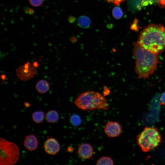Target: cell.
<instances>
[{"label":"cell","instance_id":"e0dca14e","mask_svg":"<svg viewBox=\"0 0 165 165\" xmlns=\"http://www.w3.org/2000/svg\"><path fill=\"white\" fill-rule=\"evenodd\" d=\"M112 13L113 17L116 19L121 18L123 14V11L121 9L117 6L113 8Z\"/></svg>","mask_w":165,"mask_h":165},{"label":"cell","instance_id":"8992f818","mask_svg":"<svg viewBox=\"0 0 165 165\" xmlns=\"http://www.w3.org/2000/svg\"><path fill=\"white\" fill-rule=\"evenodd\" d=\"M18 78L23 81H26L33 78L36 74L37 69L31 66L29 68H26L24 65H20L16 70Z\"/></svg>","mask_w":165,"mask_h":165},{"label":"cell","instance_id":"7a4b0ae2","mask_svg":"<svg viewBox=\"0 0 165 165\" xmlns=\"http://www.w3.org/2000/svg\"><path fill=\"white\" fill-rule=\"evenodd\" d=\"M132 52L136 59L135 71L139 79L148 78L160 63L159 54L148 51L137 42L133 43Z\"/></svg>","mask_w":165,"mask_h":165},{"label":"cell","instance_id":"603a6c76","mask_svg":"<svg viewBox=\"0 0 165 165\" xmlns=\"http://www.w3.org/2000/svg\"><path fill=\"white\" fill-rule=\"evenodd\" d=\"M33 66L35 68H37L38 67V62L35 61L33 63Z\"/></svg>","mask_w":165,"mask_h":165},{"label":"cell","instance_id":"30bf717a","mask_svg":"<svg viewBox=\"0 0 165 165\" xmlns=\"http://www.w3.org/2000/svg\"><path fill=\"white\" fill-rule=\"evenodd\" d=\"M38 144L37 138L34 134L27 136L24 141L25 147L30 151H34L37 149Z\"/></svg>","mask_w":165,"mask_h":165},{"label":"cell","instance_id":"9a60e30c","mask_svg":"<svg viewBox=\"0 0 165 165\" xmlns=\"http://www.w3.org/2000/svg\"><path fill=\"white\" fill-rule=\"evenodd\" d=\"M91 20L90 18L86 16H81L78 20L79 25L82 28H86L90 25Z\"/></svg>","mask_w":165,"mask_h":165},{"label":"cell","instance_id":"277c9868","mask_svg":"<svg viewBox=\"0 0 165 165\" xmlns=\"http://www.w3.org/2000/svg\"><path fill=\"white\" fill-rule=\"evenodd\" d=\"M161 141L160 131L156 128L146 127L137 136L138 144L143 151L147 152L157 148Z\"/></svg>","mask_w":165,"mask_h":165},{"label":"cell","instance_id":"ffe728a7","mask_svg":"<svg viewBox=\"0 0 165 165\" xmlns=\"http://www.w3.org/2000/svg\"><path fill=\"white\" fill-rule=\"evenodd\" d=\"M109 3H111L115 5H118L120 3L124 1L125 0H106Z\"/></svg>","mask_w":165,"mask_h":165},{"label":"cell","instance_id":"6da1fadb","mask_svg":"<svg viewBox=\"0 0 165 165\" xmlns=\"http://www.w3.org/2000/svg\"><path fill=\"white\" fill-rule=\"evenodd\" d=\"M137 42L148 51L161 53L165 50V28L160 24L149 25L141 32Z\"/></svg>","mask_w":165,"mask_h":165},{"label":"cell","instance_id":"5bb4252c","mask_svg":"<svg viewBox=\"0 0 165 165\" xmlns=\"http://www.w3.org/2000/svg\"><path fill=\"white\" fill-rule=\"evenodd\" d=\"M114 162L112 159L108 156L101 157L97 161V165H113Z\"/></svg>","mask_w":165,"mask_h":165},{"label":"cell","instance_id":"3957f363","mask_svg":"<svg viewBox=\"0 0 165 165\" xmlns=\"http://www.w3.org/2000/svg\"><path fill=\"white\" fill-rule=\"evenodd\" d=\"M74 104L83 110H107L109 108L108 100L101 94L94 91H88L80 94L75 99Z\"/></svg>","mask_w":165,"mask_h":165},{"label":"cell","instance_id":"7c38bea8","mask_svg":"<svg viewBox=\"0 0 165 165\" xmlns=\"http://www.w3.org/2000/svg\"><path fill=\"white\" fill-rule=\"evenodd\" d=\"M46 119L48 122L54 123L57 122L59 119V115L56 111L50 110L46 113Z\"/></svg>","mask_w":165,"mask_h":165},{"label":"cell","instance_id":"ac0fdd59","mask_svg":"<svg viewBox=\"0 0 165 165\" xmlns=\"http://www.w3.org/2000/svg\"><path fill=\"white\" fill-rule=\"evenodd\" d=\"M44 0H29L30 4L35 7H38L41 6L43 4Z\"/></svg>","mask_w":165,"mask_h":165},{"label":"cell","instance_id":"5b68a950","mask_svg":"<svg viewBox=\"0 0 165 165\" xmlns=\"http://www.w3.org/2000/svg\"><path fill=\"white\" fill-rule=\"evenodd\" d=\"M0 165H13L19 159L18 146L3 138L0 139Z\"/></svg>","mask_w":165,"mask_h":165},{"label":"cell","instance_id":"8fae6325","mask_svg":"<svg viewBox=\"0 0 165 165\" xmlns=\"http://www.w3.org/2000/svg\"><path fill=\"white\" fill-rule=\"evenodd\" d=\"M37 91L41 94H44L48 92L50 89V85L46 80L42 79L38 81L36 85Z\"/></svg>","mask_w":165,"mask_h":165},{"label":"cell","instance_id":"ba28073f","mask_svg":"<svg viewBox=\"0 0 165 165\" xmlns=\"http://www.w3.org/2000/svg\"><path fill=\"white\" fill-rule=\"evenodd\" d=\"M44 147L46 152L48 154L54 155L60 151V145L54 138H49L45 141Z\"/></svg>","mask_w":165,"mask_h":165},{"label":"cell","instance_id":"cb8c5ba5","mask_svg":"<svg viewBox=\"0 0 165 165\" xmlns=\"http://www.w3.org/2000/svg\"><path fill=\"white\" fill-rule=\"evenodd\" d=\"M24 104L26 107H28V106H30V105L29 103L27 102H25L24 103Z\"/></svg>","mask_w":165,"mask_h":165},{"label":"cell","instance_id":"2e32d148","mask_svg":"<svg viewBox=\"0 0 165 165\" xmlns=\"http://www.w3.org/2000/svg\"><path fill=\"white\" fill-rule=\"evenodd\" d=\"M70 122L72 125L77 126L80 124L82 122V120L79 115L74 114L71 116L70 118Z\"/></svg>","mask_w":165,"mask_h":165},{"label":"cell","instance_id":"52a82bcc","mask_svg":"<svg viewBox=\"0 0 165 165\" xmlns=\"http://www.w3.org/2000/svg\"><path fill=\"white\" fill-rule=\"evenodd\" d=\"M104 131L108 137L115 138L118 137L120 135L122 129L120 125L118 122L110 121L106 123Z\"/></svg>","mask_w":165,"mask_h":165},{"label":"cell","instance_id":"44dd1931","mask_svg":"<svg viewBox=\"0 0 165 165\" xmlns=\"http://www.w3.org/2000/svg\"><path fill=\"white\" fill-rule=\"evenodd\" d=\"M25 11L27 13H28L30 14H32L34 13V11L33 9L31 8H25Z\"/></svg>","mask_w":165,"mask_h":165},{"label":"cell","instance_id":"d6986e66","mask_svg":"<svg viewBox=\"0 0 165 165\" xmlns=\"http://www.w3.org/2000/svg\"><path fill=\"white\" fill-rule=\"evenodd\" d=\"M160 104L165 105V92L162 94L160 98Z\"/></svg>","mask_w":165,"mask_h":165},{"label":"cell","instance_id":"7402d4cb","mask_svg":"<svg viewBox=\"0 0 165 165\" xmlns=\"http://www.w3.org/2000/svg\"><path fill=\"white\" fill-rule=\"evenodd\" d=\"M6 75L5 74H2L1 75V78L2 80V83L4 82L5 81L6 78Z\"/></svg>","mask_w":165,"mask_h":165},{"label":"cell","instance_id":"9c48e42d","mask_svg":"<svg viewBox=\"0 0 165 165\" xmlns=\"http://www.w3.org/2000/svg\"><path fill=\"white\" fill-rule=\"evenodd\" d=\"M79 156L84 159H88L93 156L94 150L91 145L88 143L81 144L78 147L77 151Z\"/></svg>","mask_w":165,"mask_h":165},{"label":"cell","instance_id":"4fadbf2b","mask_svg":"<svg viewBox=\"0 0 165 165\" xmlns=\"http://www.w3.org/2000/svg\"><path fill=\"white\" fill-rule=\"evenodd\" d=\"M44 113L42 111H36L32 115L33 121L37 124L42 123L44 119Z\"/></svg>","mask_w":165,"mask_h":165}]
</instances>
